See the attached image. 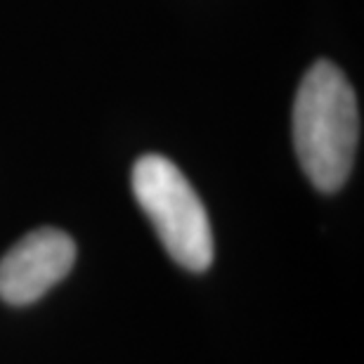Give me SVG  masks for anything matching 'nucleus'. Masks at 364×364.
I'll list each match as a JSON object with an SVG mask.
<instances>
[{
    "instance_id": "f03ea898",
    "label": "nucleus",
    "mask_w": 364,
    "mask_h": 364,
    "mask_svg": "<svg viewBox=\"0 0 364 364\" xmlns=\"http://www.w3.org/2000/svg\"><path fill=\"white\" fill-rule=\"evenodd\" d=\"M130 180L137 203L171 258L185 270H208L213 263V232L185 173L161 154H144L135 161Z\"/></svg>"
},
{
    "instance_id": "f257e3e1",
    "label": "nucleus",
    "mask_w": 364,
    "mask_h": 364,
    "mask_svg": "<svg viewBox=\"0 0 364 364\" xmlns=\"http://www.w3.org/2000/svg\"><path fill=\"white\" fill-rule=\"evenodd\" d=\"M360 142L358 97L336 64L308 69L294 102V147L305 176L319 192H338L355 164Z\"/></svg>"
},
{
    "instance_id": "7ed1b4c3",
    "label": "nucleus",
    "mask_w": 364,
    "mask_h": 364,
    "mask_svg": "<svg viewBox=\"0 0 364 364\" xmlns=\"http://www.w3.org/2000/svg\"><path fill=\"white\" fill-rule=\"evenodd\" d=\"M76 244L67 232L41 228L21 237L0 260V298L31 305L71 272Z\"/></svg>"
}]
</instances>
